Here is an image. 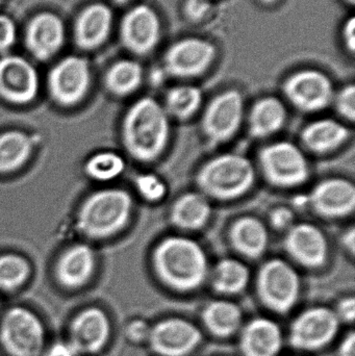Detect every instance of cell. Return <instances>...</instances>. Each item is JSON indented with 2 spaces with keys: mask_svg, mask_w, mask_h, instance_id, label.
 <instances>
[{
  "mask_svg": "<svg viewBox=\"0 0 355 356\" xmlns=\"http://www.w3.org/2000/svg\"><path fill=\"white\" fill-rule=\"evenodd\" d=\"M45 332L41 321L21 307L10 309L0 325V341L13 356H38L44 345Z\"/></svg>",
  "mask_w": 355,
  "mask_h": 356,
  "instance_id": "ba28073f",
  "label": "cell"
},
{
  "mask_svg": "<svg viewBox=\"0 0 355 356\" xmlns=\"http://www.w3.org/2000/svg\"><path fill=\"white\" fill-rule=\"evenodd\" d=\"M339 356H355V334L350 332L340 345Z\"/></svg>",
  "mask_w": 355,
  "mask_h": 356,
  "instance_id": "7bdbcfd3",
  "label": "cell"
},
{
  "mask_svg": "<svg viewBox=\"0 0 355 356\" xmlns=\"http://www.w3.org/2000/svg\"><path fill=\"white\" fill-rule=\"evenodd\" d=\"M0 1H1V0H0Z\"/></svg>",
  "mask_w": 355,
  "mask_h": 356,
  "instance_id": "c3c4849f",
  "label": "cell"
},
{
  "mask_svg": "<svg viewBox=\"0 0 355 356\" xmlns=\"http://www.w3.org/2000/svg\"><path fill=\"white\" fill-rule=\"evenodd\" d=\"M285 104L279 98L268 96L261 98L250 110L248 129L254 139H265L281 131L287 122Z\"/></svg>",
  "mask_w": 355,
  "mask_h": 356,
  "instance_id": "cb8c5ba5",
  "label": "cell"
},
{
  "mask_svg": "<svg viewBox=\"0 0 355 356\" xmlns=\"http://www.w3.org/2000/svg\"><path fill=\"white\" fill-rule=\"evenodd\" d=\"M150 346L162 356H185L191 353L202 340L200 330L183 319L164 320L150 330Z\"/></svg>",
  "mask_w": 355,
  "mask_h": 356,
  "instance_id": "9a60e30c",
  "label": "cell"
},
{
  "mask_svg": "<svg viewBox=\"0 0 355 356\" xmlns=\"http://www.w3.org/2000/svg\"><path fill=\"white\" fill-rule=\"evenodd\" d=\"M110 332V322L104 312L85 309L73 322L72 345L77 351L97 353L106 345Z\"/></svg>",
  "mask_w": 355,
  "mask_h": 356,
  "instance_id": "d6986e66",
  "label": "cell"
},
{
  "mask_svg": "<svg viewBox=\"0 0 355 356\" xmlns=\"http://www.w3.org/2000/svg\"><path fill=\"white\" fill-rule=\"evenodd\" d=\"M339 325L336 312L327 307H312L298 316L292 324L290 343L302 350L322 348L337 336Z\"/></svg>",
  "mask_w": 355,
  "mask_h": 356,
  "instance_id": "8fae6325",
  "label": "cell"
},
{
  "mask_svg": "<svg viewBox=\"0 0 355 356\" xmlns=\"http://www.w3.org/2000/svg\"><path fill=\"white\" fill-rule=\"evenodd\" d=\"M212 4L210 0H185L183 12L189 20L201 21L210 13Z\"/></svg>",
  "mask_w": 355,
  "mask_h": 356,
  "instance_id": "74e56055",
  "label": "cell"
},
{
  "mask_svg": "<svg viewBox=\"0 0 355 356\" xmlns=\"http://www.w3.org/2000/svg\"><path fill=\"white\" fill-rule=\"evenodd\" d=\"M196 182L200 193L208 199L233 200L251 190L256 182V169L243 154H221L201 166Z\"/></svg>",
  "mask_w": 355,
  "mask_h": 356,
  "instance_id": "277c9868",
  "label": "cell"
},
{
  "mask_svg": "<svg viewBox=\"0 0 355 356\" xmlns=\"http://www.w3.org/2000/svg\"><path fill=\"white\" fill-rule=\"evenodd\" d=\"M249 278V269L245 264L235 259H223L213 270V288L223 295L239 294L245 290Z\"/></svg>",
  "mask_w": 355,
  "mask_h": 356,
  "instance_id": "f1b7e54d",
  "label": "cell"
},
{
  "mask_svg": "<svg viewBox=\"0 0 355 356\" xmlns=\"http://www.w3.org/2000/svg\"><path fill=\"white\" fill-rule=\"evenodd\" d=\"M171 137L170 117L164 106L151 97L137 100L122 122V140L131 158L142 163L158 160Z\"/></svg>",
  "mask_w": 355,
  "mask_h": 356,
  "instance_id": "7a4b0ae2",
  "label": "cell"
},
{
  "mask_svg": "<svg viewBox=\"0 0 355 356\" xmlns=\"http://www.w3.org/2000/svg\"><path fill=\"white\" fill-rule=\"evenodd\" d=\"M281 330L272 320L258 318L244 328L240 340L245 356H276L281 350Z\"/></svg>",
  "mask_w": 355,
  "mask_h": 356,
  "instance_id": "44dd1931",
  "label": "cell"
},
{
  "mask_svg": "<svg viewBox=\"0 0 355 356\" xmlns=\"http://www.w3.org/2000/svg\"><path fill=\"white\" fill-rule=\"evenodd\" d=\"M344 43L347 46L350 52L355 49V19L354 17L348 19L343 27Z\"/></svg>",
  "mask_w": 355,
  "mask_h": 356,
  "instance_id": "b9f144b4",
  "label": "cell"
},
{
  "mask_svg": "<svg viewBox=\"0 0 355 356\" xmlns=\"http://www.w3.org/2000/svg\"><path fill=\"white\" fill-rule=\"evenodd\" d=\"M112 10L101 3L88 6L75 24V42L83 49H94L101 45L110 33Z\"/></svg>",
  "mask_w": 355,
  "mask_h": 356,
  "instance_id": "7402d4cb",
  "label": "cell"
},
{
  "mask_svg": "<svg viewBox=\"0 0 355 356\" xmlns=\"http://www.w3.org/2000/svg\"><path fill=\"white\" fill-rule=\"evenodd\" d=\"M283 93L297 110L317 113L325 110L333 102V83L324 73L313 69L298 71L288 77Z\"/></svg>",
  "mask_w": 355,
  "mask_h": 356,
  "instance_id": "9c48e42d",
  "label": "cell"
},
{
  "mask_svg": "<svg viewBox=\"0 0 355 356\" xmlns=\"http://www.w3.org/2000/svg\"><path fill=\"white\" fill-rule=\"evenodd\" d=\"M162 25L158 14L150 6L140 4L129 10L121 23L122 43L129 51L144 56L158 45Z\"/></svg>",
  "mask_w": 355,
  "mask_h": 356,
  "instance_id": "5bb4252c",
  "label": "cell"
},
{
  "mask_svg": "<svg viewBox=\"0 0 355 356\" xmlns=\"http://www.w3.org/2000/svg\"><path fill=\"white\" fill-rule=\"evenodd\" d=\"M216 58V48L201 38H185L168 48L164 70L177 79H192L204 74Z\"/></svg>",
  "mask_w": 355,
  "mask_h": 356,
  "instance_id": "30bf717a",
  "label": "cell"
},
{
  "mask_svg": "<svg viewBox=\"0 0 355 356\" xmlns=\"http://www.w3.org/2000/svg\"><path fill=\"white\" fill-rule=\"evenodd\" d=\"M339 320L352 323L355 317V301L354 297L343 299L336 312Z\"/></svg>",
  "mask_w": 355,
  "mask_h": 356,
  "instance_id": "ab89813d",
  "label": "cell"
},
{
  "mask_svg": "<svg viewBox=\"0 0 355 356\" xmlns=\"http://www.w3.org/2000/svg\"><path fill=\"white\" fill-rule=\"evenodd\" d=\"M260 1H262L263 3L271 4L274 3V2L276 1V0H260Z\"/></svg>",
  "mask_w": 355,
  "mask_h": 356,
  "instance_id": "f6af8a7d",
  "label": "cell"
},
{
  "mask_svg": "<svg viewBox=\"0 0 355 356\" xmlns=\"http://www.w3.org/2000/svg\"><path fill=\"white\" fill-rule=\"evenodd\" d=\"M95 266L96 259L93 249L88 245H75L69 248L58 259L56 278L65 288H81L93 275Z\"/></svg>",
  "mask_w": 355,
  "mask_h": 356,
  "instance_id": "ffe728a7",
  "label": "cell"
},
{
  "mask_svg": "<svg viewBox=\"0 0 355 356\" xmlns=\"http://www.w3.org/2000/svg\"><path fill=\"white\" fill-rule=\"evenodd\" d=\"M285 248L296 263L310 269L322 267L329 259L327 236L311 223L294 224L286 234Z\"/></svg>",
  "mask_w": 355,
  "mask_h": 356,
  "instance_id": "2e32d148",
  "label": "cell"
},
{
  "mask_svg": "<svg viewBox=\"0 0 355 356\" xmlns=\"http://www.w3.org/2000/svg\"><path fill=\"white\" fill-rule=\"evenodd\" d=\"M150 330L151 328L147 325L145 321L137 320V321H133L129 324L126 332L129 339H131L133 341H137V342H141V341L148 339Z\"/></svg>",
  "mask_w": 355,
  "mask_h": 356,
  "instance_id": "f35d334b",
  "label": "cell"
},
{
  "mask_svg": "<svg viewBox=\"0 0 355 356\" xmlns=\"http://www.w3.org/2000/svg\"><path fill=\"white\" fill-rule=\"evenodd\" d=\"M245 102L238 90H227L210 100L201 120V129L212 145L233 139L243 122Z\"/></svg>",
  "mask_w": 355,
  "mask_h": 356,
  "instance_id": "52a82bcc",
  "label": "cell"
},
{
  "mask_svg": "<svg viewBox=\"0 0 355 356\" xmlns=\"http://www.w3.org/2000/svg\"><path fill=\"white\" fill-rule=\"evenodd\" d=\"M333 102H335L336 110L340 116L349 122L355 119V87L354 85L345 86L335 94Z\"/></svg>",
  "mask_w": 355,
  "mask_h": 356,
  "instance_id": "e575fe53",
  "label": "cell"
},
{
  "mask_svg": "<svg viewBox=\"0 0 355 356\" xmlns=\"http://www.w3.org/2000/svg\"><path fill=\"white\" fill-rule=\"evenodd\" d=\"M90 81L91 75L87 60L79 56H68L50 71L48 90L56 104L72 106L85 97Z\"/></svg>",
  "mask_w": 355,
  "mask_h": 356,
  "instance_id": "7c38bea8",
  "label": "cell"
},
{
  "mask_svg": "<svg viewBox=\"0 0 355 356\" xmlns=\"http://www.w3.org/2000/svg\"><path fill=\"white\" fill-rule=\"evenodd\" d=\"M269 221L274 229L288 232L295 224V215L289 207H279L271 211Z\"/></svg>",
  "mask_w": 355,
  "mask_h": 356,
  "instance_id": "d590c367",
  "label": "cell"
},
{
  "mask_svg": "<svg viewBox=\"0 0 355 356\" xmlns=\"http://www.w3.org/2000/svg\"><path fill=\"white\" fill-rule=\"evenodd\" d=\"M308 202L321 217H347L355 209L354 184L345 178H327L313 188Z\"/></svg>",
  "mask_w": 355,
  "mask_h": 356,
  "instance_id": "e0dca14e",
  "label": "cell"
},
{
  "mask_svg": "<svg viewBox=\"0 0 355 356\" xmlns=\"http://www.w3.org/2000/svg\"><path fill=\"white\" fill-rule=\"evenodd\" d=\"M39 91V77L33 65L17 56L0 58V97L13 104L33 102Z\"/></svg>",
  "mask_w": 355,
  "mask_h": 356,
  "instance_id": "4fadbf2b",
  "label": "cell"
},
{
  "mask_svg": "<svg viewBox=\"0 0 355 356\" xmlns=\"http://www.w3.org/2000/svg\"><path fill=\"white\" fill-rule=\"evenodd\" d=\"M33 142L26 134L8 131L0 135V175L14 172L31 158Z\"/></svg>",
  "mask_w": 355,
  "mask_h": 356,
  "instance_id": "4316f807",
  "label": "cell"
},
{
  "mask_svg": "<svg viewBox=\"0 0 355 356\" xmlns=\"http://www.w3.org/2000/svg\"><path fill=\"white\" fill-rule=\"evenodd\" d=\"M256 290L261 300L268 309L286 314L297 302L299 276L287 261L281 259H270L258 271Z\"/></svg>",
  "mask_w": 355,
  "mask_h": 356,
  "instance_id": "8992f818",
  "label": "cell"
},
{
  "mask_svg": "<svg viewBox=\"0 0 355 356\" xmlns=\"http://www.w3.org/2000/svg\"><path fill=\"white\" fill-rule=\"evenodd\" d=\"M64 38L62 20L52 13H41L31 19L27 26L25 43L37 60H46L60 49Z\"/></svg>",
  "mask_w": 355,
  "mask_h": 356,
  "instance_id": "ac0fdd59",
  "label": "cell"
},
{
  "mask_svg": "<svg viewBox=\"0 0 355 356\" xmlns=\"http://www.w3.org/2000/svg\"><path fill=\"white\" fill-rule=\"evenodd\" d=\"M16 26L10 17L0 15V52H6L14 45Z\"/></svg>",
  "mask_w": 355,
  "mask_h": 356,
  "instance_id": "8d00e7d4",
  "label": "cell"
},
{
  "mask_svg": "<svg viewBox=\"0 0 355 356\" xmlns=\"http://www.w3.org/2000/svg\"><path fill=\"white\" fill-rule=\"evenodd\" d=\"M349 4H354L355 0H346Z\"/></svg>",
  "mask_w": 355,
  "mask_h": 356,
  "instance_id": "7dc6e473",
  "label": "cell"
},
{
  "mask_svg": "<svg viewBox=\"0 0 355 356\" xmlns=\"http://www.w3.org/2000/svg\"><path fill=\"white\" fill-rule=\"evenodd\" d=\"M350 138V131L343 123L333 119H320L304 127L302 141L315 154H324L341 147Z\"/></svg>",
  "mask_w": 355,
  "mask_h": 356,
  "instance_id": "d4e9b609",
  "label": "cell"
},
{
  "mask_svg": "<svg viewBox=\"0 0 355 356\" xmlns=\"http://www.w3.org/2000/svg\"><path fill=\"white\" fill-rule=\"evenodd\" d=\"M125 161L116 152H102L94 154L85 164V172L91 179L106 182L116 179L124 172Z\"/></svg>",
  "mask_w": 355,
  "mask_h": 356,
  "instance_id": "1f68e13d",
  "label": "cell"
},
{
  "mask_svg": "<svg viewBox=\"0 0 355 356\" xmlns=\"http://www.w3.org/2000/svg\"><path fill=\"white\" fill-rule=\"evenodd\" d=\"M135 186L140 196L151 203L160 202L168 193L165 180L152 173H144L135 177Z\"/></svg>",
  "mask_w": 355,
  "mask_h": 356,
  "instance_id": "836d02e7",
  "label": "cell"
},
{
  "mask_svg": "<svg viewBox=\"0 0 355 356\" xmlns=\"http://www.w3.org/2000/svg\"><path fill=\"white\" fill-rule=\"evenodd\" d=\"M202 319L213 334L226 338L235 334L241 326V309L229 301H213L204 309Z\"/></svg>",
  "mask_w": 355,
  "mask_h": 356,
  "instance_id": "83f0119b",
  "label": "cell"
},
{
  "mask_svg": "<svg viewBox=\"0 0 355 356\" xmlns=\"http://www.w3.org/2000/svg\"><path fill=\"white\" fill-rule=\"evenodd\" d=\"M115 2H117L118 4H124L126 2H129V0H114Z\"/></svg>",
  "mask_w": 355,
  "mask_h": 356,
  "instance_id": "bcb514c9",
  "label": "cell"
},
{
  "mask_svg": "<svg viewBox=\"0 0 355 356\" xmlns=\"http://www.w3.org/2000/svg\"><path fill=\"white\" fill-rule=\"evenodd\" d=\"M152 267L158 280L174 291L191 292L204 284L208 261L199 243L187 236H167L152 252Z\"/></svg>",
  "mask_w": 355,
  "mask_h": 356,
  "instance_id": "6da1fadb",
  "label": "cell"
},
{
  "mask_svg": "<svg viewBox=\"0 0 355 356\" xmlns=\"http://www.w3.org/2000/svg\"><path fill=\"white\" fill-rule=\"evenodd\" d=\"M204 100L201 90L195 86H177L169 90L165 99V110L169 117L187 120L196 114Z\"/></svg>",
  "mask_w": 355,
  "mask_h": 356,
  "instance_id": "f546056e",
  "label": "cell"
},
{
  "mask_svg": "<svg viewBox=\"0 0 355 356\" xmlns=\"http://www.w3.org/2000/svg\"><path fill=\"white\" fill-rule=\"evenodd\" d=\"M212 216L210 199L200 192H189L175 200L170 209V221L183 230H199Z\"/></svg>",
  "mask_w": 355,
  "mask_h": 356,
  "instance_id": "484cf974",
  "label": "cell"
},
{
  "mask_svg": "<svg viewBox=\"0 0 355 356\" xmlns=\"http://www.w3.org/2000/svg\"><path fill=\"white\" fill-rule=\"evenodd\" d=\"M143 79V70L135 60H119L110 67L106 75V85L110 93L126 96L140 87Z\"/></svg>",
  "mask_w": 355,
  "mask_h": 356,
  "instance_id": "4dcf8cb0",
  "label": "cell"
},
{
  "mask_svg": "<svg viewBox=\"0 0 355 356\" xmlns=\"http://www.w3.org/2000/svg\"><path fill=\"white\" fill-rule=\"evenodd\" d=\"M133 198L122 188H106L90 195L77 213L79 232L101 240L115 236L129 223Z\"/></svg>",
  "mask_w": 355,
  "mask_h": 356,
  "instance_id": "3957f363",
  "label": "cell"
},
{
  "mask_svg": "<svg viewBox=\"0 0 355 356\" xmlns=\"http://www.w3.org/2000/svg\"><path fill=\"white\" fill-rule=\"evenodd\" d=\"M261 170L267 181L276 188L302 186L310 177V167L302 150L281 141L263 148L258 156Z\"/></svg>",
  "mask_w": 355,
  "mask_h": 356,
  "instance_id": "5b68a950",
  "label": "cell"
},
{
  "mask_svg": "<svg viewBox=\"0 0 355 356\" xmlns=\"http://www.w3.org/2000/svg\"><path fill=\"white\" fill-rule=\"evenodd\" d=\"M344 248L347 250L352 257H354L355 252V229L354 227L349 228L347 232L344 234L342 238Z\"/></svg>",
  "mask_w": 355,
  "mask_h": 356,
  "instance_id": "ee69618b",
  "label": "cell"
},
{
  "mask_svg": "<svg viewBox=\"0 0 355 356\" xmlns=\"http://www.w3.org/2000/svg\"><path fill=\"white\" fill-rule=\"evenodd\" d=\"M233 248L248 259H256L266 252L269 232L265 224L254 217H243L233 222L229 230Z\"/></svg>",
  "mask_w": 355,
  "mask_h": 356,
  "instance_id": "603a6c76",
  "label": "cell"
},
{
  "mask_svg": "<svg viewBox=\"0 0 355 356\" xmlns=\"http://www.w3.org/2000/svg\"><path fill=\"white\" fill-rule=\"evenodd\" d=\"M31 274V267L16 254L0 255V290L12 291L22 286Z\"/></svg>",
  "mask_w": 355,
  "mask_h": 356,
  "instance_id": "d6a6232c",
  "label": "cell"
},
{
  "mask_svg": "<svg viewBox=\"0 0 355 356\" xmlns=\"http://www.w3.org/2000/svg\"><path fill=\"white\" fill-rule=\"evenodd\" d=\"M77 353L72 343L58 342L48 349L45 356H77Z\"/></svg>",
  "mask_w": 355,
  "mask_h": 356,
  "instance_id": "60d3db41",
  "label": "cell"
}]
</instances>
